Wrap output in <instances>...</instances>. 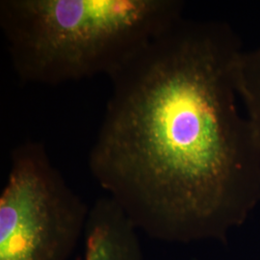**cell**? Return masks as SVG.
<instances>
[{
  "label": "cell",
  "instance_id": "6da1fadb",
  "mask_svg": "<svg viewBox=\"0 0 260 260\" xmlns=\"http://www.w3.org/2000/svg\"><path fill=\"white\" fill-rule=\"evenodd\" d=\"M226 22L183 19L112 75L88 156L96 183L157 241L223 240L260 201V140Z\"/></svg>",
  "mask_w": 260,
  "mask_h": 260
},
{
  "label": "cell",
  "instance_id": "7a4b0ae2",
  "mask_svg": "<svg viewBox=\"0 0 260 260\" xmlns=\"http://www.w3.org/2000/svg\"><path fill=\"white\" fill-rule=\"evenodd\" d=\"M180 0H1L0 29L23 83L110 78L183 19Z\"/></svg>",
  "mask_w": 260,
  "mask_h": 260
},
{
  "label": "cell",
  "instance_id": "3957f363",
  "mask_svg": "<svg viewBox=\"0 0 260 260\" xmlns=\"http://www.w3.org/2000/svg\"><path fill=\"white\" fill-rule=\"evenodd\" d=\"M91 205L69 185L45 144L10 153L0 195V260H70L85 236Z\"/></svg>",
  "mask_w": 260,
  "mask_h": 260
},
{
  "label": "cell",
  "instance_id": "277c9868",
  "mask_svg": "<svg viewBox=\"0 0 260 260\" xmlns=\"http://www.w3.org/2000/svg\"><path fill=\"white\" fill-rule=\"evenodd\" d=\"M138 233L114 200L101 197L90 208L83 260H144Z\"/></svg>",
  "mask_w": 260,
  "mask_h": 260
},
{
  "label": "cell",
  "instance_id": "5b68a950",
  "mask_svg": "<svg viewBox=\"0 0 260 260\" xmlns=\"http://www.w3.org/2000/svg\"><path fill=\"white\" fill-rule=\"evenodd\" d=\"M236 84L243 109L260 140V47L242 51L236 66Z\"/></svg>",
  "mask_w": 260,
  "mask_h": 260
}]
</instances>
